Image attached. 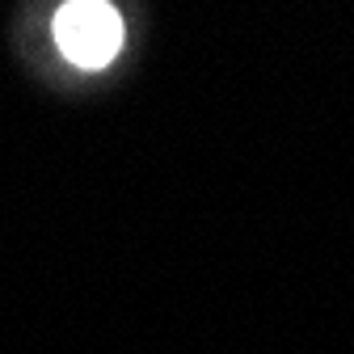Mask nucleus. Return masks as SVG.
Returning <instances> with one entry per match:
<instances>
[{"instance_id":"f257e3e1","label":"nucleus","mask_w":354,"mask_h":354,"mask_svg":"<svg viewBox=\"0 0 354 354\" xmlns=\"http://www.w3.org/2000/svg\"><path fill=\"white\" fill-rule=\"evenodd\" d=\"M122 13L106 0H72V5H59L51 17L55 51L80 72L110 68L122 51Z\"/></svg>"}]
</instances>
